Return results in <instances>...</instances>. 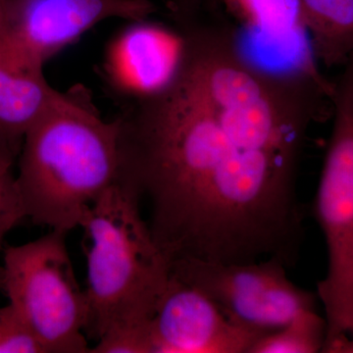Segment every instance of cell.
Wrapping results in <instances>:
<instances>
[{"label": "cell", "mask_w": 353, "mask_h": 353, "mask_svg": "<svg viewBox=\"0 0 353 353\" xmlns=\"http://www.w3.org/2000/svg\"><path fill=\"white\" fill-rule=\"evenodd\" d=\"M119 120L120 181L148 203L150 231L170 263H297L307 132L228 112L178 61Z\"/></svg>", "instance_id": "cell-1"}, {"label": "cell", "mask_w": 353, "mask_h": 353, "mask_svg": "<svg viewBox=\"0 0 353 353\" xmlns=\"http://www.w3.org/2000/svg\"><path fill=\"white\" fill-rule=\"evenodd\" d=\"M80 227L87 257L85 336L143 352L145 329L171 277V265L141 215L138 196L116 183Z\"/></svg>", "instance_id": "cell-2"}, {"label": "cell", "mask_w": 353, "mask_h": 353, "mask_svg": "<svg viewBox=\"0 0 353 353\" xmlns=\"http://www.w3.org/2000/svg\"><path fill=\"white\" fill-rule=\"evenodd\" d=\"M16 175L26 216L68 233L121 178L120 120L63 94L27 132Z\"/></svg>", "instance_id": "cell-3"}, {"label": "cell", "mask_w": 353, "mask_h": 353, "mask_svg": "<svg viewBox=\"0 0 353 353\" xmlns=\"http://www.w3.org/2000/svg\"><path fill=\"white\" fill-rule=\"evenodd\" d=\"M66 233L53 231L4 250L0 284L44 353H88V301Z\"/></svg>", "instance_id": "cell-4"}, {"label": "cell", "mask_w": 353, "mask_h": 353, "mask_svg": "<svg viewBox=\"0 0 353 353\" xmlns=\"http://www.w3.org/2000/svg\"><path fill=\"white\" fill-rule=\"evenodd\" d=\"M332 116L313 208L328 252V270L317 287L327 322L322 352L353 333V68L336 82Z\"/></svg>", "instance_id": "cell-5"}, {"label": "cell", "mask_w": 353, "mask_h": 353, "mask_svg": "<svg viewBox=\"0 0 353 353\" xmlns=\"http://www.w3.org/2000/svg\"><path fill=\"white\" fill-rule=\"evenodd\" d=\"M171 274L196 288L236 326L267 334L301 312L316 309L317 294L299 287L277 259L221 263L196 259L172 262Z\"/></svg>", "instance_id": "cell-6"}, {"label": "cell", "mask_w": 353, "mask_h": 353, "mask_svg": "<svg viewBox=\"0 0 353 353\" xmlns=\"http://www.w3.org/2000/svg\"><path fill=\"white\" fill-rule=\"evenodd\" d=\"M245 57L292 82L331 88L320 71L299 0H219Z\"/></svg>", "instance_id": "cell-7"}, {"label": "cell", "mask_w": 353, "mask_h": 353, "mask_svg": "<svg viewBox=\"0 0 353 353\" xmlns=\"http://www.w3.org/2000/svg\"><path fill=\"white\" fill-rule=\"evenodd\" d=\"M155 10L150 0H4L0 34L44 64L102 21L139 22Z\"/></svg>", "instance_id": "cell-8"}, {"label": "cell", "mask_w": 353, "mask_h": 353, "mask_svg": "<svg viewBox=\"0 0 353 353\" xmlns=\"http://www.w3.org/2000/svg\"><path fill=\"white\" fill-rule=\"evenodd\" d=\"M145 336L148 353H250L265 334L236 326L203 292L171 274Z\"/></svg>", "instance_id": "cell-9"}, {"label": "cell", "mask_w": 353, "mask_h": 353, "mask_svg": "<svg viewBox=\"0 0 353 353\" xmlns=\"http://www.w3.org/2000/svg\"><path fill=\"white\" fill-rule=\"evenodd\" d=\"M43 68L0 34V137L19 148L27 132L64 94L50 87Z\"/></svg>", "instance_id": "cell-10"}, {"label": "cell", "mask_w": 353, "mask_h": 353, "mask_svg": "<svg viewBox=\"0 0 353 353\" xmlns=\"http://www.w3.org/2000/svg\"><path fill=\"white\" fill-rule=\"evenodd\" d=\"M313 52L327 67L353 58V0H299Z\"/></svg>", "instance_id": "cell-11"}, {"label": "cell", "mask_w": 353, "mask_h": 353, "mask_svg": "<svg viewBox=\"0 0 353 353\" xmlns=\"http://www.w3.org/2000/svg\"><path fill=\"white\" fill-rule=\"evenodd\" d=\"M327 336V322L317 309L301 312L277 331L265 334L250 353L322 352Z\"/></svg>", "instance_id": "cell-12"}, {"label": "cell", "mask_w": 353, "mask_h": 353, "mask_svg": "<svg viewBox=\"0 0 353 353\" xmlns=\"http://www.w3.org/2000/svg\"><path fill=\"white\" fill-rule=\"evenodd\" d=\"M20 150L19 146L0 137V250L6 234L27 218L13 173L15 155Z\"/></svg>", "instance_id": "cell-13"}, {"label": "cell", "mask_w": 353, "mask_h": 353, "mask_svg": "<svg viewBox=\"0 0 353 353\" xmlns=\"http://www.w3.org/2000/svg\"><path fill=\"white\" fill-rule=\"evenodd\" d=\"M0 353H44L10 303L0 307Z\"/></svg>", "instance_id": "cell-14"}, {"label": "cell", "mask_w": 353, "mask_h": 353, "mask_svg": "<svg viewBox=\"0 0 353 353\" xmlns=\"http://www.w3.org/2000/svg\"><path fill=\"white\" fill-rule=\"evenodd\" d=\"M325 353H353V333L333 343Z\"/></svg>", "instance_id": "cell-15"}, {"label": "cell", "mask_w": 353, "mask_h": 353, "mask_svg": "<svg viewBox=\"0 0 353 353\" xmlns=\"http://www.w3.org/2000/svg\"><path fill=\"white\" fill-rule=\"evenodd\" d=\"M4 0H0V17H1L2 8H3Z\"/></svg>", "instance_id": "cell-16"}]
</instances>
